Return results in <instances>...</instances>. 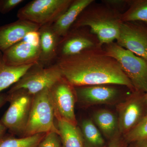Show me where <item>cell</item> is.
Segmentation results:
<instances>
[{"label":"cell","instance_id":"2","mask_svg":"<svg viewBox=\"0 0 147 147\" xmlns=\"http://www.w3.org/2000/svg\"><path fill=\"white\" fill-rule=\"evenodd\" d=\"M121 14L105 4L94 1L82 11L71 28L88 27L102 46L117 39Z\"/></svg>","mask_w":147,"mask_h":147},{"label":"cell","instance_id":"9","mask_svg":"<svg viewBox=\"0 0 147 147\" xmlns=\"http://www.w3.org/2000/svg\"><path fill=\"white\" fill-rule=\"evenodd\" d=\"M101 47L97 37L88 27L71 28L65 36L61 38L57 59Z\"/></svg>","mask_w":147,"mask_h":147},{"label":"cell","instance_id":"1","mask_svg":"<svg viewBox=\"0 0 147 147\" xmlns=\"http://www.w3.org/2000/svg\"><path fill=\"white\" fill-rule=\"evenodd\" d=\"M55 63L62 77L74 87L113 85L136 92L118 63L107 55L102 47L57 59Z\"/></svg>","mask_w":147,"mask_h":147},{"label":"cell","instance_id":"22","mask_svg":"<svg viewBox=\"0 0 147 147\" xmlns=\"http://www.w3.org/2000/svg\"><path fill=\"white\" fill-rule=\"evenodd\" d=\"M45 134H38L20 138L5 136L0 140V147H36Z\"/></svg>","mask_w":147,"mask_h":147},{"label":"cell","instance_id":"18","mask_svg":"<svg viewBox=\"0 0 147 147\" xmlns=\"http://www.w3.org/2000/svg\"><path fill=\"white\" fill-rule=\"evenodd\" d=\"M57 127L63 147H86L81 129L64 121H57Z\"/></svg>","mask_w":147,"mask_h":147},{"label":"cell","instance_id":"26","mask_svg":"<svg viewBox=\"0 0 147 147\" xmlns=\"http://www.w3.org/2000/svg\"><path fill=\"white\" fill-rule=\"evenodd\" d=\"M24 1L23 0H0V13H8Z\"/></svg>","mask_w":147,"mask_h":147},{"label":"cell","instance_id":"13","mask_svg":"<svg viewBox=\"0 0 147 147\" xmlns=\"http://www.w3.org/2000/svg\"><path fill=\"white\" fill-rule=\"evenodd\" d=\"M2 53L3 59L6 64L12 66H20L38 63L40 48L22 40Z\"/></svg>","mask_w":147,"mask_h":147},{"label":"cell","instance_id":"25","mask_svg":"<svg viewBox=\"0 0 147 147\" xmlns=\"http://www.w3.org/2000/svg\"><path fill=\"white\" fill-rule=\"evenodd\" d=\"M130 0H104L101 2L122 14L128 8Z\"/></svg>","mask_w":147,"mask_h":147},{"label":"cell","instance_id":"31","mask_svg":"<svg viewBox=\"0 0 147 147\" xmlns=\"http://www.w3.org/2000/svg\"><path fill=\"white\" fill-rule=\"evenodd\" d=\"M137 143V147H147V139Z\"/></svg>","mask_w":147,"mask_h":147},{"label":"cell","instance_id":"28","mask_svg":"<svg viewBox=\"0 0 147 147\" xmlns=\"http://www.w3.org/2000/svg\"><path fill=\"white\" fill-rule=\"evenodd\" d=\"M126 141L123 138L119 132L110 139V144L108 147H126Z\"/></svg>","mask_w":147,"mask_h":147},{"label":"cell","instance_id":"6","mask_svg":"<svg viewBox=\"0 0 147 147\" xmlns=\"http://www.w3.org/2000/svg\"><path fill=\"white\" fill-rule=\"evenodd\" d=\"M62 78L60 69L56 63L45 65L38 62L32 66L8 92L23 90L34 96L50 88Z\"/></svg>","mask_w":147,"mask_h":147},{"label":"cell","instance_id":"14","mask_svg":"<svg viewBox=\"0 0 147 147\" xmlns=\"http://www.w3.org/2000/svg\"><path fill=\"white\" fill-rule=\"evenodd\" d=\"M40 27L26 20L15 22L0 26V51L3 53L9 48L23 40L29 32L38 30Z\"/></svg>","mask_w":147,"mask_h":147},{"label":"cell","instance_id":"20","mask_svg":"<svg viewBox=\"0 0 147 147\" xmlns=\"http://www.w3.org/2000/svg\"><path fill=\"white\" fill-rule=\"evenodd\" d=\"M122 23L137 22L147 26V0H130L128 8L121 15Z\"/></svg>","mask_w":147,"mask_h":147},{"label":"cell","instance_id":"11","mask_svg":"<svg viewBox=\"0 0 147 147\" xmlns=\"http://www.w3.org/2000/svg\"><path fill=\"white\" fill-rule=\"evenodd\" d=\"M116 42L147 62V26L137 22L121 24Z\"/></svg>","mask_w":147,"mask_h":147},{"label":"cell","instance_id":"30","mask_svg":"<svg viewBox=\"0 0 147 147\" xmlns=\"http://www.w3.org/2000/svg\"><path fill=\"white\" fill-rule=\"evenodd\" d=\"M7 94H0V108L7 102Z\"/></svg>","mask_w":147,"mask_h":147},{"label":"cell","instance_id":"19","mask_svg":"<svg viewBox=\"0 0 147 147\" xmlns=\"http://www.w3.org/2000/svg\"><path fill=\"white\" fill-rule=\"evenodd\" d=\"M93 119L102 134L110 140L119 132L118 118L109 110H98L94 114Z\"/></svg>","mask_w":147,"mask_h":147},{"label":"cell","instance_id":"27","mask_svg":"<svg viewBox=\"0 0 147 147\" xmlns=\"http://www.w3.org/2000/svg\"><path fill=\"white\" fill-rule=\"evenodd\" d=\"M33 46L40 47V34L39 30H34L29 32L23 40Z\"/></svg>","mask_w":147,"mask_h":147},{"label":"cell","instance_id":"32","mask_svg":"<svg viewBox=\"0 0 147 147\" xmlns=\"http://www.w3.org/2000/svg\"><path fill=\"white\" fill-rule=\"evenodd\" d=\"M145 96H146V103L147 108V91L145 93Z\"/></svg>","mask_w":147,"mask_h":147},{"label":"cell","instance_id":"12","mask_svg":"<svg viewBox=\"0 0 147 147\" xmlns=\"http://www.w3.org/2000/svg\"><path fill=\"white\" fill-rule=\"evenodd\" d=\"M116 85H100L74 87L77 100L83 105L108 104L116 100L119 95Z\"/></svg>","mask_w":147,"mask_h":147},{"label":"cell","instance_id":"4","mask_svg":"<svg viewBox=\"0 0 147 147\" xmlns=\"http://www.w3.org/2000/svg\"><path fill=\"white\" fill-rule=\"evenodd\" d=\"M55 119L49 88H46L33 96L28 119L22 137L51 131L59 133Z\"/></svg>","mask_w":147,"mask_h":147},{"label":"cell","instance_id":"3","mask_svg":"<svg viewBox=\"0 0 147 147\" xmlns=\"http://www.w3.org/2000/svg\"><path fill=\"white\" fill-rule=\"evenodd\" d=\"M106 54L117 61L136 91H147V62L131 51L121 47L116 42L102 45Z\"/></svg>","mask_w":147,"mask_h":147},{"label":"cell","instance_id":"17","mask_svg":"<svg viewBox=\"0 0 147 147\" xmlns=\"http://www.w3.org/2000/svg\"><path fill=\"white\" fill-rule=\"evenodd\" d=\"M33 65L20 66L7 65L4 62L3 53L0 51V93L16 84Z\"/></svg>","mask_w":147,"mask_h":147},{"label":"cell","instance_id":"33","mask_svg":"<svg viewBox=\"0 0 147 147\" xmlns=\"http://www.w3.org/2000/svg\"><path fill=\"white\" fill-rule=\"evenodd\" d=\"M62 147H63V146H62Z\"/></svg>","mask_w":147,"mask_h":147},{"label":"cell","instance_id":"24","mask_svg":"<svg viewBox=\"0 0 147 147\" xmlns=\"http://www.w3.org/2000/svg\"><path fill=\"white\" fill-rule=\"evenodd\" d=\"M62 143L60 136L57 132L51 131L45 134V137L36 147H62Z\"/></svg>","mask_w":147,"mask_h":147},{"label":"cell","instance_id":"8","mask_svg":"<svg viewBox=\"0 0 147 147\" xmlns=\"http://www.w3.org/2000/svg\"><path fill=\"white\" fill-rule=\"evenodd\" d=\"M49 91L56 119L77 125L75 113L77 98L74 87L62 77L50 87Z\"/></svg>","mask_w":147,"mask_h":147},{"label":"cell","instance_id":"29","mask_svg":"<svg viewBox=\"0 0 147 147\" xmlns=\"http://www.w3.org/2000/svg\"><path fill=\"white\" fill-rule=\"evenodd\" d=\"M7 130V129L0 120V140L5 137L6 131Z\"/></svg>","mask_w":147,"mask_h":147},{"label":"cell","instance_id":"7","mask_svg":"<svg viewBox=\"0 0 147 147\" xmlns=\"http://www.w3.org/2000/svg\"><path fill=\"white\" fill-rule=\"evenodd\" d=\"M9 108L1 121L11 134L23 137L31 108L33 96L23 90L8 92Z\"/></svg>","mask_w":147,"mask_h":147},{"label":"cell","instance_id":"21","mask_svg":"<svg viewBox=\"0 0 147 147\" xmlns=\"http://www.w3.org/2000/svg\"><path fill=\"white\" fill-rule=\"evenodd\" d=\"M86 147H104L105 141L101 132L93 121L84 120L80 128Z\"/></svg>","mask_w":147,"mask_h":147},{"label":"cell","instance_id":"5","mask_svg":"<svg viewBox=\"0 0 147 147\" xmlns=\"http://www.w3.org/2000/svg\"><path fill=\"white\" fill-rule=\"evenodd\" d=\"M73 0H34L18 10V19L30 21L40 27L54 24Z\"/></svg>","mask_w":147,"mask_h":147},{"label":"cell","instance_id":"23","mask_svg":"<svg viewBox=\"0 0 147 147\" xmlns=\"http://www.w3.org/2000/svg\"><path fill=\"white\" fill-rule=\"evenodd\" d=\"M123 137L127 143H137L147 139V113L138 124Z\"/></svg>","mask_w":147,"mask_h":147},{"label":"cell","instance_id":"15","mask_svg":"<svg viewBox=\"0 0 147 147\" xmlns=\"http://www.w3.org/2000/svg\"><path fill=\"white\" fill-rule=\"evenodd\" d=\"M38 30L40 34L38 62L43 65H51L57 60L58 46L61 37L56 33L52 24L40 27Z\"/></svg>","mask_w":147,"mask_h":147},{"label":"cell","instance_id":"10","mask_svg":"<svg viewBox=\"0 0 147 147\" xmlns=\"http://www.w3.org/2000/svg\"><path fill=\"white\" fill-rule=\"evenodd\" d=\"M145 93L133 92L118 107L119 131L124 136L138 124L147 114Z\"/></svg>","mask_w":147,"mask_h":147},{"label":"cell","instance_id":"16","mask_svg":"<svg viewBox=\"0 0 147 147\" xmlns=\"http://www.w3.org/2000/svg\"><path fill=\"white\" fill-rule=\"evenodd\" d=\"M94 0H73L67 9L59 18L52 26L61 37L68 32L82 11Z\"/></svg>","mask_w":147,"mask_h":147}]
</instances>
